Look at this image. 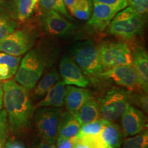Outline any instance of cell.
<instances>
[{"label":"cell","mask_w":148,"mask_h":148,"mask_svg":"<svg viewBox=\"0 0 148 148\" xmlns=\"http://www.w3.org/2000/svg\"><path fill=\"white\" fill-rule=\"evenodd\" d=\"M3 103L10 128L16 133L25 131L30 124L34 107L29 92L14 79L3 82Z\"/></svg>","instance_id":"1"},{"label":"cell","mask_w":148,"mask_h":148,"mask_svg":"<svg viewBox=\"0 0 148 148\" xmlns=\"http://www.w3.org/2000/svg\"><path fill=\"white\" fill-rule=\"evenodd\" d=\"M145 25V15L129 6L118 12L107 27L110 34L132 40L143 33Z\"/></svg>","instance_id":"2"},{"label":"cell","mask_w":148,"mask_h":148,"mask_svg":"<svg viewBox=\"0 0 148 148\" xmlns=\"http://www.w3.org/2000/svg\"><path fill=\"white\" fill-rule=\"evenodd\" d=\"M45 69V61L38 51H29L22 59L15 74V81L27 90H32Z\"/></svg>","instance_id":"3"},{"label":"cell","mask_w":148,"mask_h":148,"mask_svg":"<svg viewBox=\"0 0 148 148\" xmlns=\"http://www.w3.org/2000/svg\"><path fill=\"white\" fill-rule=\"evenodd\" d=\"M73 59L83 73L99 77L104 71L99 58L98 47L91 40L77 44L73 51Z\"/></svg>","instance_id":"4"},{"label":"cell","mask_w":148,"mask_h":148,"mask_svg":"<svg viewBox=\"0 0 148 148\" xmlns=\"http://www.w3.org/2000/svg\"><path fill=\"white\" fill-rule=\"evenodd\" d=\"M98 47L103 69L132 64V51L129 45L121 41H104Z\"/></svg>","instance_id":"5"},{"label":"cell","mask_w":148,"mask_h":148,"mask_svg":"<svg viewBox=\"0 0 148 148\" xmlns=\"http://www.w3.org/2000/svg\"><path fill=\"white\" fill-rule=\"evenodd\" d=\"M130 90L113 88L98 101L100 115L108 121L118 119L124 112L129 101Z\"/></svg>","instance_id":"6"},{"label":"cell","mask_w":148,"mask_h":148,"mask_svg":"<svg viewBox=\"0 0 148 148\" xmlns=\"http://www.w3.org/2000/svg\"><path fill=\"white\" fill-rule=\"evenodd\" d=\"M62 112L55 107L38 108L35 113L37 132L42 140L55 145L58 138V127Z\"/></svg>","instance_id":"7"},{"label":"cell","mask_w":148,"mask_h":148,"mask_svg":"<svg viewBox=\"0 0 148 148\" xmlns=\"http://www.w3.org/2000/svg\"><path fill=\"white\" fill-rule=\"evenodd\" d=\"M35 36L23 29H15L0 40V51L20 56L29 51L34 45Z\"/></svg>","instance_id":"8"},{"label":"cell","mask_w":148,"mask_h":148,"mask_svg":"<svg viewBox=\"0 0 148 148\" xmlns=\"http://www.w3.org/2000/svg\"><path fill=\"white\" fill-rule=\"evenodd\" d=\"M41 27L47 34L58 37L69 36L75 30V25L58 12L45 10L40 17Z\"/></svg>","instance_id":"9"},{"label":"cell","mask_w":148,"mask_h":148,"mask_svg":"<svg viewBox=\"0 0 148 148\" xmlns=\"http://www.w3.org/2000/svg\"><path fill=\"white\" fill-rule=\"evenodd\" d=\"M98 77L112 81L130 90L140 88L137 73L133 64L118 66L105 70Z\"/></svg>","instance_id":"10"},{"label":"cell","mask_w":148,"mask_h":148,"mask_svg":"<svg viewBox=\"0 0 148 148\" xmlns=\"http://www.w3.org/2000/svg\"><path fill=\"white\" fill-rule=\"evenodd\" d=\"M121 123L123 136H130L145 130L147 116L143 111L129 103L121 115Z\"/></svg>","instance_id":"11"},{"label":"cell","mask_w":148,"mask_h":148,"mask_svg":"<svg viewBox=\"0 0 148 148\" xmlns=\"http://www.w3.org/2000/svg\"><path fill=\"white\" fill-rule=\"evenodd\" d=\"M121 10L123 9L119 6L93 3L92 14L87 25L97 32H103L108 26L116 14Z\"/></svg>","instance_id":"12"},{"label":"cell","mask_w":148,"mask_h":148,"mask_svg":"<svg viewBox=\"0 0 148 148\" xmlns=\"http://www.w3.org/2000/svg\"><path fill=\"white\" fill-rule=\"evenodd\" d=\"M59 72L65 84L74 85L82 88L89 85V81L82 70L69 57L64 56L60 60Z\"/></svg>","instance_id":"13"},{"label":"cell","mask_w":148,"mask_h":148,"mask_svg":"<svg viewBox=\"0 0 148 148\" xmlns=\"http://www.w3.org/2000/svg\"><path fill=\"white\" fill-rule=\"evenodd\" d=\"M91 97L88 90L82 88L68 86L66 87L64 104L67 111L75 114L85 103Z\"/></svg>","instance_id":"14"},{"label":"cell","mask_w":148,"mask_h":148,"mask_svg":"<svg viewBox=\"0 0 148 148\" xmlns=\"http://www.w3.org/2000/svg\"><path fill=\"white\" fill-rule=\"evenodd\" d=\"M80 127V123L75 114L69 111L61 113L58 127L57 140L70 139L75 137L78 134Z\"/></svg>","instance_id":"15"},{"label":"cell","mask_w":148,"mask_h":148,"mask_svg":"<svg viewBox=\"0 0 148 148\" xmlns=\"http://www.w3.org/2000/svg\"><path fill=\"white\" fill-rule=\"evenodd\" d=\"M132 64L134 66L138 80L140 88L143 92L148 90V56L143 47H137L132 52Z\"/></svg>","instance_id":"16"},{"label":"cell","mask_w":148,"mask_h":148,"mask_svg":"<svg viewBox=\"0 0 148 148\" xmlns=\"http://www.w3.org/2000/svg\"><path fill=\"white\" fill-rule=\"evenodd\" d=\"M65 84L62 80L57 82L45 94V97L38 103L37 108L55 107L59 108L64 104L65 95Z\"/></svg>","instance_id":"17"},{"label":"cell","mask_w":148,"mask_h":148,"mask_svg":"<svg viewBox=\"0 0 148 148\" xmlns=\"http://www.w3.org/2000/svg\"><path fill=\"white\" fill-rule=\"evenodd\" d=\"M101 139L108 148H119L123 142V132L121 127L112 121H106L99 133Z\"/></svg>","instance_id":"18"},{"label":"cell","mask_w":148,"mask_h":148,"mask_svg":"<svg viewBox=\"0 0 148 148\" xmlns=\"http://www.w3.org/2000/svg\"><path fill=\"white\" fill-rule=\"evenodd\" d=\"M21 57L0 53V80H7L15 75L19 66Z\"/></svg>","instance_id":"19"},{"label":"cell","mask_w":148,"mask_h":148,"mask_svg":"<svg viewBox=\"0 0 148 148\" xmlns=\"http://www.w3.org/2000/svg\"><path fill=\"white\" fill-rule=\"evenodd\" d=\"M80 125H84L99 119L100 110L99 102L95 99H89L75 113Z\"/></svg>","instance_id":"20"},{"label":"cell","mask_w":148,"mask_h":148,"mask_svg":"<svg viewBox=\"0 0 148 148\" xmlns=\"http://www.w3.org/2000/svg\"><path fill=\"white\" fill-rule=\"evenodd\" d=\"M60 75L55 70L46 73L35 88L34 92V97L36 98H41L45 96L48 90L58 81L60 80Z\"/></svg>","instance_id":"21"},{"label":"cell","mask_w":148,"mask_h":148,"mask_svg":"<svg viewBox=\"0 0 148 148\" xmlns=\"http://www.w3.org/2000/svg\"><path fill=\"white\" fill-rule=\"evenodd\" d=\"M92 0H76L72 16L80 20H88L92 11Z\"/></svg>","instance_id":"22"},{"label":"cell","mask_w":148,"mask_h":148,"mask_svg":"<svg viewBox=\"0 0 148 148\" xmlns=\"http://www.w3.org/2000/svg\"><path fill=\"white\" fill-rule=\"evenodd\" d=\"M39 5L45 10H53L65 18L71 19V14L66 10L63 0H39Z\"/></svg>","instance_id":"23"},{"label":"cell","mask_w":148,"mask_h":148,"mask_svg":"<svg viewBox=\"0 0 148 148\" xmlns=\"http://www.w3.org/2000/svg\"><path fill=\"white\" fill-rule=\"evenodd\" d=\"M36 3L34 0H16V12L18 19L25 21L32 13Z\"/></svg>","instance_id":"24"},{"label":"cell","mask_w":148,"mask_h":148,"mask_svg":"<svg viewBox=\"0 0 148 148\" xmlns=\"http://www.w3.org/2000/svg\"><path fill=\"white\" fill-rule=\"evenodd\" d=\"M148 134L147 130H144L140 134L134 135L133 137L127 138L124 140L123 148H147Z\"/></svg>","instance_id":"25"},{"label":"cell","mask_w":148,"mask_h":148,"mask_svg":"<svg viewBox=\"0 0 148 148\" xmlns=\"http://www.w3.org/2000/svg\"><path fill=\"white\" fill-rule=\"evenodd\" d=\"M106 121V120L103 119H99L96 121L81 125L78 134L76 136L79 137L84 135L99 134Z\"/></svg>","instance_id":"26"},{"label":"cell","mask_w":148,"mask_h":148,"mask_svg":"<svg viewBox=\"0 0 148 148\" xmlns=\"http://www.w3.org/2000/svg\"><path fill=\"white\" fill-rule=\"evenodd\" d=\"M17 24L10 18L0 14V40L16 29Z\"/></svg>","instance_id":"27"},{"label":"cell","mask_w":148,"mask_h":148,"mask_svg":"<svg viewBox=\"0 0 148 148\" xmlns=\"http://www.w3.org/2000/svg\"><path fill=\"white\" fill-rule=\"evenodd\" d=\"M148 99L147 92H132L130 91L129 101L130 103H132L135 106L140 108L144 112L147 113L148 111Z\"/></svg>","instance_id":"28"},{"label":"cell","mask_w":148,"mask_h":148,"mask_svg":"<svg viewBox=\"0 0 148 148\" xmlns=\"http://www.w3.org/2000/svg\"><path fill=\"white\" fill-rule=\"evenodd\" d=\"M127 2L138 13L145 14L147 12L148 0H127Z\"/></svg>","instance_id":"29"},{"label":"cell","mask_w":148,"mask_h":148,"mask_svg":"<svg viewBox=\"0 0 148 148\" xmlns=\"http://www.w3.org/2000/svg\"><path fill=\"white\" fill-rule=\"evenodd\" d=\"M8 116L5 110H0V139L6 140L8 133Z\"/></svg>","instance_id":"30"},{"label":"cell","mask_w":148,"mask_h":148,"mask_svg":"<svg viewBox=\"0 0 148 148\" xmlns=\"http://www.w3.org/2000/svg\"><path fill=\"white\" fill-rule=\"evenodd\" d=\"M92 2L119 6L122 9H124L128 5L127 0H92Z\"/></svg>","instance_id":"31"},{"label":"cell","mask_w":148,"mask_h":148,"mask_svg":"<svg viewBox=\"0 0 148 148\" xmlns=\"http://www.w3.org/2000/svg\"><path fill=\"white\" fill-rule=\"evenodd\" d=\"M56 147L55 146L54 148H71L72 142L71 139H64L56 141Z\"/></svg>","instance_id":"32"},{"label":"cell","mask_w":148,"mask_h":148,"mask_svg":"<svg viewBox=\"0 0 148 148\" xmlns=\"http://www.w3.org/2000/svg\"><path fill=\"white\" fill-rule=\"evenodd\" d=\"M76 0H63L64 5L67 11H69V14L72 15L74 10V5Z\"/></svg>","instance_id":"33"},{"label":"cell","mask_w":148,"mask_h":148,"mask_svg":"<svg viewBox=\"0 0 148 148\" xmlns=\"http://www.w3.org/2000/svg\"><path fill=\"white\" fill-rule=\"evenodd\" d=\"M5 148H25L23 145L18 142H12V143H8L5 145Z\"/></svg>","instance_id":"34"},{"label":"cell","mask_w":148,"mask_h":148,"mask_svg":"<svg viewBox=\"0 0 148 148\" xmlns=\"http://www.w3.org/2000/svg\"><path fill=\"white\" fill-rule=\"evenodd\" d=\"M55 145H51V144L47 143V142L41 140L39 143L37 145L36 148H54Z\"/></svg>","instance_id":"35"},{"label":"cell","mask_w":148,"mask_h":148,"mask_svg":"<svg viewBox=\"0 0 148 148\" xmlns=\"http://www.w3.org/2000/svg\"><path fill=\"white\" fill-rule=\"evenodd\" d=\"M3 86L1 82H0V110L2 108L3 106Z\"/></svg>","instance_id":"36"},{"label":"cell","mask_w":148,"mask_h":148,"mask_svg":"<svg viewBox=\"0 0 148 148\" xmlns=\"http://www.w3.org/2000/svg\"><path fill=\"white\" fill-rule=\"evenodd\" d=\"M5 140L0 139V148H5Z\"/></svg>","instance_id":"37"},{"label":"cell","mask_w":148,"mask_h":148,"mask_svg":"<svg viewBox=\"0 0 148 148\" xmlns=\"http://www.w3.org/2000/svg\"><path fill=\"white\" fill-rule=\"evenodd\" d=\"M38 1H39V0H34V2H35V3H36L37 2H38Z\"/></svg>","instance_id":"38"}]
</instances>
